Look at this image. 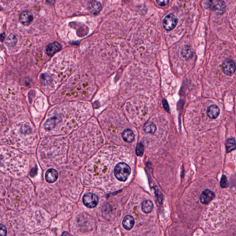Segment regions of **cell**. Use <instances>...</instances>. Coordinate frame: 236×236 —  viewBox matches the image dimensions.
I'll use <instances>...</instances> for the list:
<instances>
[{
    "mask_svg": "<svg viewBox=\"0 0 236 236\" xmlns=\"http://www.w3.org/2000/svg\"><path fill=\"white\" fill-rule=\"evenodd\" d=\"M85 109L66 107L53 110L44 124L45 135L68 134L89 118Z\"/></svg>",
    "mask_w": 236,
    "mask_h": 236,
    "instance_id": "cell-1",
    "label": "cell"
},
{
    "mask_svg": "<svg viewBox=\"0 0 236 236\" xmlns=\"http://www.w3.org/2000/svg\"><path fill=\"white\" fill-rule=\"evenodd\" d=\"M28 157L6 147H1V168L5 172L16 177L25 176L29 169Z\"/></svg>",
    "mask_w": 236,
    "mask_h": 236,
    "instance_id": "cell-2",
    "label": "cell"
},
{
    "mask_svg": "<svg viewBox=\"0 0 236 236\" xmlns=\"http://www.w3.org/2000/svg\"><path fill=\"white\" fill-rule=\"evenodd\" d=\"M131 173V169L126 163H118L114 169V175L118 180L122 182L126 181Z\"/></svg>",
    "mask_w": 236,
    "mask_h": 236,
    "instance_id": "cell-3",
    "label": "cell"
},
{
    "mask_svg": "<svg viewBox=\"0 0 236 236\" xmlns=\"http://www.w3.org/2000/svg\"><path fill=\"white\" fill-rule=\"evenodd\" d=\"M98 201L99 200L97 196L92 193H87L85 194L83 198L84 204L89 208H93L96 207Z\"/></svg>",
    "mask_w": 236,
    "mask_h": 236,
    "instance_id": "cell-4",
    "label": "cell"
},
{
    "mask_svg": "<svg viewBox=\"0 0 236 236\" xmlns=\"http://www.w3.org/2000/svg\"><path fill=\"white\" fill-rule=\"evenodd\" d=\"M177 23V16L172 13H170L167 15L163 20V25L166 30L171 31L173 30Z\"/></svg>",
    "mask_w": 236,
    "mask_h": 236,
    "instance_id": "cell-5",
    "label": "cell"
},
{
    "mask_svg": "<svg viewBox=\"0 0 236 236\" xmlns=\"http://www.w3.org/2000/svg\"><path fill=\"white\" fill-rule=\"evenodd\" d=\"M222 68L223 72L226 74L232 75L235 72V63L232 59H226L222 63Z\"/></svg>",
    "mask_w": 236,
    "mask_h": 236,
    "instance_id": "cell-6",
    "label": "cell"
},
{
    "mask_svg": "<svg viewBox=\"0 0 236 236\" xmlns=\"http://www.w3.org/2000/svg\"><path fill=\"white\" fill-rule=\"evenodd\" d=\"M33 16L30 12L26 11L20 13L19 20L24 25H28L33 22Z\"/></svg>",
    "mask_w": 236,
    "mask_h": 236,
    "instance_id": "cell-7",
    "label": "cell"
},
{
    "mask_svg": "<svg viewBox=\"0 0 236 236\" xmlns=\"http://www.w3.org/2000/svg\"><path fill=\"white\" fill-rule=\"evenodd\" d=\"M58 172L54 169L51 168L46 172L45 175L46 180L49 183H53L58 179Z\"/></svg>",
    "mask_w": 236,
    "mask_h": 236,
    "instance_id": "cell-8",
    "label": "cell"
},
{
    "mask_svg": "<svg viewBox=\"0 0 236 236\" xmlns=\"http://www.w3.org/2000/svg\"><path fill=\"white\" fill-rule=\"evenodd\" d=\"M214 197V194L208 189L203 191L200 196V201L203 204H208L211 201Z\"/></svg>",
    "mask_w": 236,
    "mask_h": 236,
    "instance_id": "cell-9",
    "label": "cell"
},
{
    "mask_svg": "<svg viewBox=\"0 0 236 236\" xmlns=\"http://www.w3.org/2000/svg\"><path fill=\"white\" fill-rule=\"evenodd\" d=\"M62 48V46L59 43L54 42L49 44L47 46L46 50L48 55L52 56L55 53L59 51Z\"/></svg>",
    "mask_w": 236,
    "mask_h": 236,
    "instance_id": "cell-10",
    "label": "cell"
},
{
    "mask_svg": "<svg viewBox=\"0 0 236 236\" xmlns=\"http://www.w3.org/2000/svg\"><path fill=\"white\" fill-rule=\"evenodd\" d=\"M208 115L211 119H214L218 117L219 114V108L215 105H211L208 108Z\"/></svg>",
    "mask_w": 236,
    "mask_h": 236,
    "instance_id": "cell-11",
    "label": "cell"
},
{
    "mask_svg": "<svg viewBox=\"0 0 236 236\" xmlns=\"http://www.w3.org/2000/svg\"><path fill=\"white\" fill-rule=\"evenodd\" d=\"M122 136L124 140L128 143H131L133 142L135 138V135L133 131L130 129H126L122 133Z\"/></svg>",
    "mask_w": 236,
    "mask_h": 236,
    "instance_id": "cell-12",
    "label": "cell"
},
{
    "mask_svg": "<svg viewBox=\"0 0 236 236\" xmlns=\"http://www.w3.org/2000/svg\"><path fill=\"white\" fill-rule=\"evenodd\" d=\"M123 226L126 230H131L135 224V221L132 216L127 215L125 217L123 221Z\"/></svg>",
    "mask_w": 236,
    "mask_h": 236,
    "instance_id": "cell-13",
    "label": "cell"
},
{
    "mask_svg": "<svg viewBox=\"0 0 236 236\" xmlns=\"http://www.w3.org/2000/svg\"><path fill=\"white\" fill-rule=\"evenodd\" d=\"M213 10L218 14H222L225 12L226 10L225 3L223 1H218L213 6Z\"/></svg>",
    "mask_w": 236,
    "mask_h": 236,
    "instance_id": "cell-14",
    "label": "cell"
},
{
    "mask_svg": "<svg viewBox=\"0 0 236 236\" xmlns=\"http://www.w3.org/2000/svg\"><path fill=\"white\" fill-rule=\"evenodd\" d=\"M153 208V204L150 200L144 201L142 203V209L145 213H149Z\"/></svg>",
    "mask_w": 236,
    "mask_h": 236,
    "instance_id": "cell-15",
    "label": "cell"
},
{
    "mask_svg": "<svg viewBox=\"0 0 236 236\" xmlns=\"http://www.w3.org/2000/svg\"><path fill=\"white\" fill-rule=\"evenodd\" d=\"M90 10L94 14L98 13L101 9V4L96 1H92L90 5Z\"/></svg>",
    "mask_w": 236,
    "mask_h": 236,
    "instance_id": "cell-16",
    "label": "cell"
},
{
    "mask_svg": "<svg viewBox=\"0 0 236 236\" xmlns=\"http://www.w3.org/2000/svg\"><path fill=\"white\" fill-rule=\"evenodd\" d=\"M226 147L227 153L234 150L236 148V143L234 138H229L226 142Z\"/></svg>",
    "mask_w": 236,
    "mask_h": 236,
    "instance_id": "cell-17",
    "label": "cell"
},
{
    "mask_svg": "<svg viewBox=\"0 0 236 236\" xmlns=\"http://www.w3.org/2000/svg\"><path fill=\"white\" fill-rule=\"evenodd\" d=\"M156 125L153 123L149 122L145 125L143 128L144 131L147 133H151L153 134L156 131Z\"/></svg>",
    "mask_w": 236,
    "mask_h": 236,
    "instance_id": "cell-18",
    "label": "cell"
},
{
    "mask_svg": "<svg viewBox=\"0 0 236 236\" xmlns=\"http://www.w3.org/2000/svg\"><path fill=\"white\" fill-rule=\"evenodd\" d=\"M17 43V38L15 35L13 34L10 35L6 40V44L9 47H14Z\"/></svg>",
    "mask_w": 236,
    "mask_h": 236,
    "instance_id": "cell-19",
    "label": "cell"
},
{
    "mask_svg": "<svg viewBox=\"0 0 236 236\" xmlns=\"http://www.w3.org/2000/svg\"><path fill=\"white\" fill-rule=\"evenodd\" d=\"M182 55L186 59H190L192 56V52L189 47L186 46L183 48L182 51Z\"/></svg>",
    "mask_w": 236,
    "mask_h": 236,
    "instance_id": "cell-20",
    "label": "cell"
},
{
    "mask_svg": "<svg viewBox=\"0 0 236 236\" xmlns=\"http://www.w3.org/2000/svg\"><path fill=\"white\" fill-rule=\"evenodd\" d=\"M144 151V146L142 143H138L137 147L136 148V155L139 156H142L143 155V152Z\"/></svg>",
    "mask_w": 236,
    "mask_h": 236,
    "instance_id": "cell-21",
    "label": "cell"
},
{
    "mask_svg": "<svg viewBox=\"0 0 236 236\" xmlns=\"http://www.w3.org/2000/svg\"><path fill=\"white\" fill-rule=\"evenodd\" d=\"M220 186L222 188H228V186H229V183H228V179H227V177L225 176V175H222V177H221V179L220 181Z\"/></svg>",
    "mask_w": 236,
    "mask_h": 236,
    "instance_id": "cell-22",
    "label": "cell"
},
{
    "mask_svg": "<svg viewBox=\"0 0 236 236\" xmlns=\"http://www.w3.org/2000/svg\"><path fill=\"white\" fill-rule=\"evenodd\" d=\"M51 79L48 75L43 74L41 76V81L43 84H48L50 82Z\"/></svg>",
    "mask_w": 236,
    "mask_h": 236,
    "instance_id": "cell-23",
    "label": "cell"
},
{
    "mask_svg": "<svg viewBox=\"0 0 236 236\" xmlns=\"http://www.w3.org/2000/svg\"><path fill=\"white\" fill-rule=\"evenodd\" d=\"M7 234V231L6 228L4 225H1V230H0V236H6Z\"/></svg>",
    "mask_w": 236,
    "mask_h": 236,
    "instance_id": "cell-24",
    "label": "cell"
},
{
    "mask_svg": "<svg viewBox=\"0 0 236 236\" xmlns=\"http://www.w3.org/2000/svg\"><path fill=\"white\" fill-rule=\"evenodd\" d=\"M169 2V1H167V0H164V1H156V3H157L159 5L161 6H165L167 5L168 4V3Z\"/></svg>",
    "mask_w": 236,
    "mask_h": 236,
    "instance_id": "cell-25",
    "label": "cell"
},
{
    "mask_svg": "<svg viewBox=\"0 0 236 236\" xmlns=\"http://www.w3.org/2000/svg\"><path fill=\"white\" fill-rule=\"evenodd\" d=\"M163 105L165 110H166L167 111H169V108L168 103H167V101L165 99H164L163 100Z\"/></svg>",
    "mask_w": 236,
    "mask_h": 236,
    "instance_id": "cell-26",
    "label": "cell"
},
{
    "mask_svg": "<svg viewBox=\"0 0 236 236\" xmlns=\"http://www.w3.org/2000/svg\"><path fill=\"white\" fill-rule=\"evenodd\" d=\"M61 236H70V234L68 233V232H64V233H63L62 234Z\"/></svg>",
    "mask_w": 236,
    "mask_h": 236,
    "instance_id": "cell-27",
    "label": "cell"
}]
</instances>
